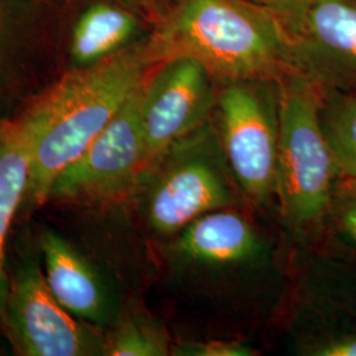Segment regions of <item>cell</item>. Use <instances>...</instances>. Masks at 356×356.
I'll return each instance as SVG.
<instances>
[{"label": "cell", "mask_w": 356, "mask_h": 356, "mask_svg": "<svg viewBox=\"0 0 356 356\" xmlns=\"http://www.w3.org/2000/svg\"><path fill=\"white\" fill-rule=\"evenodd\" d=\"M157 64L149 38L65 74L13 119L29 148L26 204H45L56 177L111 122Z\"/></svg>", "instance_id": "obj_1"}, {"label": "cell", "mask_w": 356, "mask_h": 356, "mask_svg": "<svg viewBox=\"0 0 356 356\" xmlns=\"http://www.w3.org/2000/svg\"><path fill=\"white\" fill-rule=\"evenodd\" d=\"M148 38L156 64L194 58L223 83L294 73L280 15L254 0H179Z\"/></svg>", "instance_id": "obj_2"}, {"label": "cell", "mask_w": 356, "mask_h": 356, "mask_svg": "<svg viewBox=\"0 0 356 356\" xmlns=\"http://www.w3.org/2000/svg\"><path fill=\"white\" fill-rule=\"evenodd\" d=\"M279 91L276 191L288 223L307 229L318 225L332 201L335 165L319 118L323 91L298 73L282 76Z\"/></svg>", "instance_id": "obj_3"}, {"label": "cell", "mask_w": 356, "mask_h": 356, "mask_svg": "<svg viewBox=\"0 0 356 356\" xmlns=\"http://www.w3.org/2000/svg\"><path fill=\"white\" fill-rule=\"evenodd\" d=\"M153 168L157 175L148 194L147 216L157 234H178L195 219L229 209L235 201L227 160L207 122L173 144Z\"/></svg>", "instance_id": "obj_4"}, {"label": "cell", "mask_w": 356, "mask_h": 356, "mask_svg": "<svg viewBox=\"0 0 356 356\" xmlns=\"http://www.w3.org/2000/svg\"><path fill=\"white\" fill-rule=\"evenodd\" d=\"M279 81H234L218 92L220 147L239 188L254 201L276 191Z\"/></svg>", "instance_id": "obj_5"}, {"label": "cell", "mask_w": 356, "mask_h": 356, "mask_svg": "<svg viewBox=\"0 0 356 356\" xmlns=\"http://www.w3.org/2000/svg\"><path fill=\"white\" fill-rule=\"evenodd\" d=\"M279 15L293 72L325 92L356 94V0H306Z\"/></svg>", "instance_id": "obj_6"}, {"label": "cell", "mask_w": 356, "mask_h": 356, "mask_svg": "<svg viewBox=\"0 0 356 356\" xmlns=\"http://www.w3.org/2000/svg\"><path fill=\"white\" fill-rule=\"evenodd\" d=\"M143 89L144 83L132 92L89 147L56 177L49 200L106 201L124 193L147 172L141 123Z\"/></svg>", "instance_id": "obj_7"}, {"label": "cell", "mask_w": 356, "mask_h": 356, "mask_svg": "<svg viewBox=\"0 0 356 356\" xmlns=\"http://www.w3.org/2000/svg\"><path fill=\"white\" fill-rule=\"evenodd\" d=\"M216 98L214 78L194 58L175 57L153 67L141 102L147 172L173 144L207 122Z\"/></svg>", "instance_id": "obj_8"}, {"label": "cell", "mask_w": 356, "mask_h": 356, "mask_svg": "<svg viewBox=\"0 0 356 356\" xmlns=\"http://www.w3.org/2000/svg\"><path fill=\"white\" fill-rule=\"evenodd\" d=\"M3 312L20 355L103 354L104 342L56 300L44 275L35 266L22 269L10 282Z\"/></svg>", "instance_id": "obj_9"}, {"label": "cell", "mask_w": 356, "mask_h": 356, "mask_svg": "<svg viewBox=\"0 0 356 356\" xmlns=\"http://www.w3.org/2000/svg\"><path fill=\"white\" fill-rule=\"evenodd\" d=\"M44 277L56 300L74 317L101 323L108 317L110 301L102 281L89 263L53 231L40 239Z\"/></svg>", "instance_id": "obj_10"}, {"label": "cell", "mask_w": 356, "mask_h": 356, "mask_svg": "<svg viewBox=\"0 0 356 356\" xmlns=\"http://www.w3.org/2000/svg\"><path fill=\"white\" fill-rule=\"evenodd\" d=\"M178 234L175 244L178 256L193 264L235 266L251 261L261 252L252 225L229 209L204 214Z\"/></svg>", "instance_id": "obj_11"}, {"label": "cell", "mask_w": 356, "mask_h": 356, "mask_svg": "<svg viewBox=\"0 0 356 356\" xmlns=\"http://www.w3.org/2000/svg\"><path fill=\"white\" fill-rule=\"evenodd\" d=\"M29 148L11 120L0 123V310L10 291L6 270V245L20 204L26 200L29 178Z\"/></svg>", "instance_id": "obj_12"}, {"label": "cell", "mask_w": 356, "mask_h": 356, "mask_svg": "<svg viewBox=\"0 0 356 356\" xmlns=\"http://www.w3.org/2000/svg\"><path fill=\"white\" fill-rule=\"evenodd\" d=\"M140 20L135 13L110 3H97L78 19L72 56L79 65L94 64L134 42Z\"/></svg>", "instance_id": "obj_13"}, {"label": "cell", "mask_w": 356, "mask_h": 356, "mask_svg": "<svg viewBox=\"0 0 356 356\" xmlns=\"http://www.w3.org/2000/svg\"><path fill=\"white\" fill-rule=\"evenodd\" d=\"M319 118L335 170L356 178V94L323 91Z\"/></svg>", "instance_id": "obj_14"}, {"label": "cell", "mask_w": 356, "mask_h": 356, "mask_svg": "<svg viewBox=\"0 0 356 356\" xmlns=\"http://www.w3.org/2000/svg\"><path fill=\"white\" fill-rule=\"evenodd\" d=\"M103 354L108 356H165L169 343L165 332L147 319L124 321L108 341Z\"/></svg>", "instance_id": "obj_15"}, {"label": "cell", "mask_w": 356, "mask_h": 356, "mask_svg": "<svg viewBox=\"0 0 356 356\" xmlns=\"http://www.w3.org/2000/svg\"><path fill=\"white\" fill-rule=\"evenodd\" d=\"M351 186L343 191L337 204L335 220L344 239L356 247V178H348Z\"/></svg>", "instance_id": "obj_16"}, {"label": "cell", "mask_w": 356, "mask_h": 356, "mask_svg": "<svg viewBox=\"0 0 356 356\" xmlns=\"http://www.w3.org/2000/svg\"><path fill=\"white\" fill-rule=\"evenodd\" d=\"M179 355L191 356H251L254 350L234 341H206L182 346Z\"/></svg>", "instance_id": "obj_17"}, {"label": "cell", "mask_w": 356, "mask_h": 356, "mask_svg": "<svg viewBox=\"0 0 356 356\" xmlns=\"http://www.w3.org/2000/svg\"><path fill=\"white\" fill-rule=\"evenodd\" d=\"M310 354L317 356H356V332L330 337L329 339L316 344Z\"/></svg>", "instance_id": "obj_18"}, {"label": "cell", "mask_w": 356, "mask_h": 356, "mask_svg": "<svg viewBox=\"0 0 356 356\" xmlns=\"http://www.w3.org/2000/svg\"><path fill=\"white\" fill-rule=\"evenodd\" d=\"M306 0H267L268 6H270L276 13H284L298 7Z\"/></svg>", "instance_id": "obj_19"}, {"label": "cell", "mask_w": 356, "mask_h": 356, "mask_svg": "<svg viewBox=\"0 0 356 356\" xmlns=\"http://www.w3.org/2000/svg\"><path fill=\"white\" fill-rule=\"evenodd\" d=\"M126 1H129V3H149V1H161V3H164L166 6V8H168V13L177 4L179 0H126Z\"/></svg>", "instance_id": "obj_20"}, {"label": "cell", "mask_w": 356, "mask_h": 356, "mask_svg": "<svg viewBox=\"0 0 356 356\" xmlns=\"http://www.w3.org/2000/svg\"><path fill=\"white\" fill-rule=\"evenodd\" d=\"M1 26H3V13H1V7H0V35H1Z\"/></svg>", "instance_id": "obj_21"}, {"label": "cell", "mask_w": 356, "mask_h": 356, "mask_svg": "<svg viewBox=\"0 0 356 356\" xmlns=\"http://www.w3.org/2000/svg\"><path fill=\"white\" fill-rule=\"evenodd\" d=\"M254 1H259V3H264V4H267V0H254Z\"/></svg>", "instance_id": "obj_22"}]
</instances>
